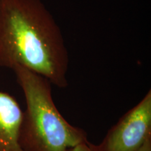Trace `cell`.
Returning <instances> with one entry per match:
<instances>
[{
	"label": "cell",
	"mask_w": 151,
	"mask_h": 151,
	"mask_svg": "<svg viewBox=\"0 0 151 151\" xmlns=\"http://www.w3.org/2000/svg\"><path fill=\"white\" fill-rule=\"evenodd\" d=\"M67 151H94L92 147V143L89 141H86L83 143L77 145L73 148L69 149Z\"/></svg>",
	"instance_id": "obj_5"
},
{
	"label": "cell",
	"mask_w": 151,
	"mask_h": 151,
	"mask_svg": "<svg viewBox=\"0 0 151 151\" xmlns=\"http://www.w3.org/2000/svg\"><path fill=\"white\" fill-rule=\"evenodd\" d=\"M22 118L17 100L0 90V151H24L19 143Z\"/></svg>",
	"instance_id": "obj_4"
},
{
	"label": "cell",
	"mask_w": 151,
	"mask_h": 151,
	"mask_svg": "<svg viewBox=\"0 0 151 151\" xmlns=\"http://www.w3.org/2000/svg\"><path fill=\"white\" fill-rule=\"evenodd\" d=\"M69 58L61 29L41 0H0V66H21L68 86Z\"/></svg>",
	"instance_id": "obj_1"
},
{
	"label": "cell",
	"mask_w": 151,
	"mask_h": 151,
	"mask_svg": "<svg viewBox=\"0 0 151 151\" xmlns=\"http://www.w3.org/2000/svg\"><path fill=\"white\" fill-rule=\"evenodd\" d=\"M12 69L26 101L19 134L22 150L67 151L88 141L86 132L67 122L57 109L50 81L21 66Z\"/></svg>",
	"instance_id": "obj_2"
},
{
	"label": "cell",
	"mask_w": 151,
	"mask_h": 151,
	"mask_svg": "<svg viewBox=\"0 0 151 151\" xmlns=\"http://www.w3.org/2000/svg\"><path fill=\"white\" fill-rule=\"evenodd\" d=\"M151 137V90L135 106L124 113L94 151H137Z\"/></svg>",
	"instance_id": "obj_3"
},
{
	"label": "cell",
	"mask_w": 151,
	"mask_h": 151,
	"mask_svg": "<svg viewBox=\"0 0 151 151\" xmlns=\"http://www.w3.org/2000/svg\"><path fill=\"white\" fill-rule=\"evenodd\" d=\"M137 151H151V137L148 138Z\"/></svg>",
	"instance_id": "obj_6"
}]
</instances>
